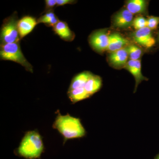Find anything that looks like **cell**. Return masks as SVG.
Wrapping results in <instances>:
<instances>
[{
	"label": "cell",
	"instance_id": "6da1fadb",
	"mask_svg": "<svg viewBox=\"0 0 159 159\" xmlns=\"http://www.w3.org/2000/svg\"><path fill=\"white\" fill-rule=\"evenodd\" d=\"M57 113L53 127L63 137L64 143L70 139L85 136L86 131L79 118L72 116L68 114L61 115L58 111Z\"/></svg>",
	"mask_w": 159,
	"mask_h": 159
},
{
	"label": "cell",
	"instance_id": "7a4b0ae2",
	"mask_svg": "<svg viewBox=\"0 0 159 159\" xmlns=\"http://www.w3.org/2000/svg\"><path fill=\"white\" fill-rule=\"evenodd\" d=\"M44 148L42 138L37 130L27 132L16 149L20 156L27 159L38 158Z\"/></svg>",
	"mask_w": 159,
	"mask_h": 159
},
{
	"label": "cell",
	"instance_id": "3957f363",
	"mask_svg": "<svg viewBox=\"0 0 159 159\" xmlns=\"http://www.w3.org/2000/svg\"><path fill=\"white\" fill-rule=\"evenodd\" d=\"M0 58L2 60L11 61L17 63L26 70L33 73V67L23 54L20 42L1 45Z\"/></svg>",
	"mask_w": 159,
	"mask_h": 159
},
{
	"label": "cell",
	"instance_id": "277c9868",
	"mask_svg": "<svg viewBox=\"0 0 159 159\" xmlns=\"http://www.w3.org/2000/svg\"><path fill=\"white\" fill-rule=\"evenodd\" d=\"M19 20L16 11L4 20L1 29V45L20 42Z\"/></svg>",
	"mask_w": 159,
	"mask_h": 159
},
{
	"label": "cell",
	"instance_id": "5b68a950",
	"mask_svg": "<svg viewBox=\"0 0 159 159\" xmlns=\"http://www.w3.org/2000/svg\"><path fill=\"white\" fill-rule=\"evenodd\" d=\"M109 35L105 29L93 31L89 37L90 45L94 51L98 53H102L108 49Z\"/></svg>",
	"mask_w": 159,
	"mask_h": 159
},
{
	"label": "cell",
	"instance_id": "8992f818",
	"mask_svg": "<svg viewBox=\"0 0 159 159\" xmlns=\"http://www.w3.org/2000/svg\"><path fill=\"white\" fill-rule=\"evenodd\" d=\"M133 38L135 42L147 48H152L157 41L152 35V30L148 27L135 31Z\"/></svg>",
	"mask_w": 159,
	"mask_h": 159
},
{
	"label": "cell",
	"instance_id": "52a82bcc",
	"mask_svg": "<svg viewBox=\"0 0 159 159\" xmlns=\"http://www.w3.org/2000/svg\"><path fill=\"white\" fill-rule=\"evenodd\" d=\"M133 14L127 9H122L116 13L113 19L114 27L119 29H126L132 25Z\"/></svg>",
	"mask_w": 159,
	"mask_h": 159
},
{
	"label": "cell",
	"instance_id": "ba28073f",
	"mask_svg": "<svg viewBox=\"0 0 159 159\" xmlns=\"http://www.w3.org/2000/svg\"><path fill=\"white\" fill-rule=\"evenodd\" d=\"M124 68L128 70L130 73L135 80V86L134 93L136 92L138 85L144 80H148V79L144 77L142 74V66L140 60H129L127 61Z\"/></svg>",
	"mask_w": 159,
	"mask_h": 159
},
{
	"label": "cell",
	"instance_id": "9c48e42d",
	"mask_svg": "<svg viewBox=\"0 0 159 159\" xmlns=\"http://www.w3.org/2000/svg\"><path fill=\"white\" fill-rule=\"evenodd\" d=\"M37 24V20L30 16H26L19 20L18 28L20 39L31 33Z\"/></svg>",
	"mask_w": 159,
	"mask_h": 159
},
{
	"label": "cell",
	"instance_id": "30bf717a",
	"mask_svg": "<svg viewBox=\"0 0 159 159\" xmlns=\"http://www.w3.org/2000/svg\"><path fill=\"white\" fill-rule=\"evenodd\" d=\"M128 52L125 48L111 52L108 59L111 64L115 67H124L128 61Z\"/></svg>",
	"mask_w": 159,
	"mask_h": 159
},
{
	"label": "cell",
	"instance_id": "8fae6325",
	"mask_svg": "<svg viewBox=\"0 0 159 159\" xmlns=\"http://www.w3.org/2000/svg\"><path fill=\"white\" fill-rule=\"evenodd\" d=\"M54 33L65 41L71 42L75 38V34L66 22L60 20L53 27Z\"/></svg>",
	"mask_w": 159,
	"mask_h": 159
},
{
	"label": "cell",
	"instance_id": "7c38bea8",
	"mask_svg": "<svg viewBox=\"0 0 159 159\" xmlns=\"http://www.w3.org/2000/svg\"><path fill=\"white\" fill-rule=\"evenodd\" d=\"M128 40L122 36L120 33H113L109 35V46L107 51L111 52L123 48L128 45Z\"/></svg>",
	"mask_w": 159,
	"mask_h": 159
},
{
	"label": "cell",
	"instance_id": "4fadbf2b",
	"mask_svg": "<svg viewBox=\"0 0 159 159\" xmlns=\"http://www.w3.org/2000/svg\"><path fill=\"white\" fill-rule=\"evenodd\" d=\"M126 8L133 14L145 13L148 8V2L144 0H130L126 2Z\"/></svg>",
	"mask_w": 159,
	"mask_h": 159
},
{
	"label": "cell",
	"instance_id": "5bb4252c",
	"mask_svg": "<svg viewBox=\"0 0 159 159\" xmlns=\"http://www.w3.org/2000/svg\"><path fill=\"white\" fill-rule=\"evenodd\" d=\"M102 80L101 77L92 74L86 84L84 88L91 97L98 92L102 88Z\"/></svg>",
	"mask_w": 159,
	"mask_h": 159
},
{
	"label": "cell",
	"instance_id": "9a60e30c",
	"mask_svg": "<svg viewBox=\"0 0 159 159\" xmlns=\"http://www.w3.org/2000/svg\"><path fill=\"white\" fill-rule=\"evenodd\" d=\"M92 74L89 71H84L77 74L72 79L68 90L80 88H84L86 84Z\"/></svg>",
	"mask_w": 159,
	"mask_h": 159
},
{
	"label": "cell",
	"instance_id": "2e32d148",
	"mask_svg": "<svg viewBox=\"0 0 159 159\" xmlns=\"http://www.w3.org/2000/svg\"><path fill=\"white\" fill-rule=\"evenodd\" d=\"M67 94L69 99L74 104L91 97L84 88H80L68 90Z\"/></svg>",
	"mask_w": 159,
	"mask_h": 159
},
{
	"label": "cell",
	"instance_id": "e0dca14e",
	"mask_svg": "<svg viewBox=\"0 0 159 159\" xmlns=\"http://www.w3.org/2000/svg\"><path fill=\"white\" fill-rule=\"evenodd\" d=\"M43 14V15L37 19L38 24L42 23L48 27H53L60 21L57 16L54 13V11Z\"/></svg>",
	"mask_w": 159,
	"mask_h": 159
},
{
	"label": "cell",
	"instance_id": "ac0fdd59",
	"mask_svg": "<svg viewBox=\"0 0 159 159\" xmlns=\"http://www.w3.org/2000/svg\"><path fill=\"white\" fill-rule=\"evenodd\" d=\"M126 50L129 55V57L132 60H140L142 54V51L139 47L134 44H129L126 46Z\"/></svg>",
	"mask_w": 159,
	"mask_h": 159
},
{
	"label": "cell",
	"instance_id": "d6986e66",
	"mask_svg": "<svg viewBox=\"0 0 159 159\" xmlns=\"http://www.w3.org/2000/svg\"><path fill=\"white\" fill-rule=\"evenodd\" d=\"M132 25L137 30L147 27V19L142 16H138L134 19Z\"/></svg>",
	"mask_w": 159,
	"mask_h": 159
},
{
	"label": "cell",
	"instance_id": "ffe728a7",
	"mask_svg": "<svg viewBox=\"0 0 159 159\" xmlns=\"http://www.w3.org/2000/svg\"><path fill=\"white\" fill-rule=\"evenodd\" d=\"M147 20V27L151 30L157 29L159 24V16H150Z\"/></svg>",
	"mask_w": 159,
	"mask_h": 159
},
{
	"label": "cell",
	"instance_id": "44dd1931",
	"mask_svg": "<svg viewBox=\"0 0 159 159\" xmlns=\"http://www.w3.org/2000/svg\"><path fill=\"white\" fill-rule=\"evenodd\" d=\"M45 2L46 3L45 8L42 14L49 11H53L54 8L57 7L56 0H46Z\"/></svg>",
	"mask_w": 159,
	"mask_h": 159
},
{
	"label": "cell",
	"instance_id": "7402d4cb",
	"mask_svg": "<svg viewBox=\"0 0 159 159\" xmlns=\"http://www.w3.org/2000/svg\"><path fill=\"white\" fill-rule=\"evenodd\" d=\"M57 7L64 6L67 4H74L77 2V1L74 0H56Z\"/></svg>",
	"mask_w": 159,
	"mask_h": 159
},
{
	"label": "cell",
	"instance_id": "603a6c76",
	"mask_svg": "<svg viewBox=\"0 0 159 159\" xmlns=\"http://www.w3.org/2000/svg\"><path fill=\"white\" fill-rule=\"evenodd\" d=\"M157 42L159 46V31H158V33L157 37Z\"/></svg>",
	"mask_w": 159,
	"mask_h": 159
},
{
	"label": "cell",
	"instance_id": "cb8c5ba5",
	"mask_svg": "<svg viewBox=\"0 0 159 159\" xmlns=\"http://www.w3.org/2000/svg\"><path fill=\"white\" fill-rule=\"evenodd\" d=\"M154 159H159V153L154 157Z\"/></svg>",
	"mask_w": 159,
	"mask_h": 159
}]
</instances>
